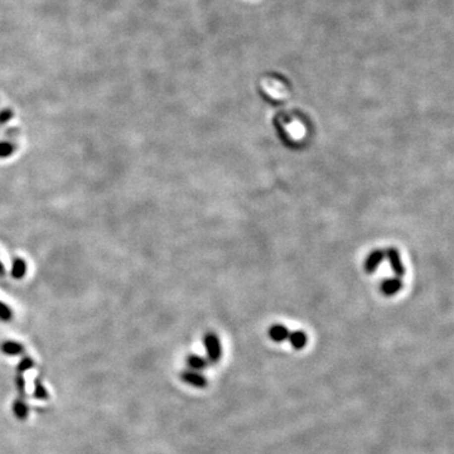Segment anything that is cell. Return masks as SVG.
Instances as JSON below:
<instances>
[{"instance_id":"obj_14","label":"cell","mask_w":454,"mask_h":454,"mask_svg":"<svg viewBox=\"0 0 454 454\" xmlns=\"http://www.w3.org/2000/svg\"><path fill=\"white\" fill-rule=\"evenodd\" d=\"M13 117H14L13 109H9V108L1 109V110H0V126L5 125L6 122L10 121Z\"/></svg>"},{"instance_id":"obj_15","label":"cell","mask_w":454,"mask_h":454,"mask_svg":"<svg viewBox=\"0 0 454 454\" xmlns=\"http://www.w3.org/2000/svg\"><path fill=\"white\" fill-rule=\"evenodd\" d=\"M34 397H37V399H42V400H45V399H47V397H48L47 390H46V389L43 388V385H42V384L38 381V380L36 381V390H34Z\"/></svg>"},{"instance_id":"obj_7","label":"cell","mask_w":454,"mask_h":454,"mask_svg":"<svg viewBox=\"0 0 454 454\" xmlns=\"http://www.w3.org/2000/svg\"><path fill=\"white\" fill-rule=\"evenodd\" d=\"M24 346L17 340H4L0 344V351L3 352L6 356H18V354L24 353Z\"/></svg>"},{"instance_id":"obj_9","label":"cell","mask_w":454,"mask_h":454,"mask_svg":"<svg viewBox=\"0 0 454 454\" xmlns=\"http://www.w3.org/2000/svg\"><path fill=\"white\" fill-rule=\"evenodd\" d=\"M289 342H290L291 347L295 349H302L307 346L308 337L305 335V332L303 331H294V332L289 333L288 337Z\"/></svg>"},{"instance_id":"obj_10","label":"cell","mask_w":454,"mask_h":454,"mask_svg":"<svg viewBox=\"0 0 454 454\" xmlns=\"http://www.w3.org/2000/svg\"><path fill=\"white\" fill-rule=\"evenodd\" d=\"M187 365L193 371L200 372L207 367L208 361L206 358L201 357V356H197V354H189L188 357H187Z\"/></svg>"},{"instance_id":"obj_4","label":"cell","mask_w":454,"mask_h":454,"mask_svg":"<svg viewBox=\"0 0 454 454\" xmlns=\"http://www.w3.org/2000/svg\"><path fill=\"white\" fill-rule=\"evenodd\" d=\"M384 258H385V251H384V250H374L371 254L368 255L367 260H366L365 263L366 272H367L368 274H372V273L377 269V266L382 263Z\"/></svg>"},{"instance_id":"obj_16","label":"cell","mask_w":454,"mask_h":454,"mask_svg":"<svg viewBox=\"0 0 454 454\" xmlns=\"http://www.w3.org/2000/svg\"><path fill=\"white\" fill-rule=\"evenodd\" d=\"M33 360H32L31 357H24L20 361L19 365H18V372L23 374V372L27 371V370H31V368L33 367Z\"/></svg>"},{"instance_id":"obj_11","label":"cell","mask_w":454,"mask_h":454,"mask_svg":"<svg viewBox=\"0 0 454 454\" xmlns=\"http://www.w3.org/2000/svg\"><path fill=\"white\" fill-rule=\"evenodd\" d=\"M17 150V144L10 140L0 141V158H8Z\"/></svg>"},{"instance_id":"obj_17","label":"cell","mask_w":454,"mask_h":454,"mask_svg":"<svg viewBox=\"0 0 454 454\" xmlns=\"http://www.w3.org/2000/svg\"><path fill=\"white\" fill-rule=\"evenodd\" d=\"M15 382H17V389L20 393V395H22V399H23V397L25 396V385H24V379H23L22 374L18 375Z\"/></svg>"},{"instance_id":"obj_3","label":"cell","mask_w":454,"mask_h":454,"mask_svg":"<svg viewBox=\"0 0 454 454\" xmlns=\"http://www.w3.org/2000/svg\"><path fill=\"white\" fill-rule=\"evenodd\" d=\"M386 254L389 258V261H390L391 269L394 270L397 277H402L405 274V268L401 263V259H400L399 251L395 249V247H390V249L386 250Z\"/></svg>"},{"instance_id":"obj_6","label":"cell","mask_w":454,"mask_h":454,"mask_svg":"<svg viewBox=\"0 0 454 454\" xmlns=\"http://www.w3.org/2000/svg\"><path fill=\"white\" fill-rule=\"evenodd\" d=\"M401 286L402 283L399 278H391V279L384 280V282L381 283L380 289H381V293H384L388 296H391L394 295V294L397 293V291L401 289Z\"/></svg>"},{"instance_id":"obj_13","label":"cell","mask_w":454,"mask_h":454,"mask_svg":"<svg viewBox=\"0 0 454 454\" xmlns=\"http://www.w3.org/2000/svg\"><path fill=\"white\" fill-rule=\"evenodd\" d=\"M13 319V310L9 308L5 303L0 300V321L9 322Z\"/></svg>"},{"instance_id":"obj_2","label":"cell","mask_w":454,"mask_h":454,"mask_svg":"<svg viewBox=\"0 0 454 454\" xmlns=\"http://www.w3.org/2000/svg\"><path fill=\"white\" fill-rule=\"evenodd\" d=\"M180 379L183 381L188 384V385L193 386V388H198V389H203L207 386V379L203 376L201 372L198 371H193V370H187V371H183L180 374Z\"/></svg>"},{"instance_id":"obj_19","label":"cell","mask_w":454,"mask_h":454,"mask_svg":"<svg viewBox=\"0 0 454 454\" xmlns=\"http://www.w3.org/2000/svg\"><path fill=\"white\" fill-rule=\"evenodd\" d=\"M5 275V266L3 265L1 260H0V277H4Z\"/></svg>"},{"instance_id":"obj_1","label":"cell","mask_w":454,"mask_h":454,"mask_svg":"<svg viewBox=\"0 0 454 454\" xmlns=\"http://www.w3.org/2000/svg\"><path fill=\"white\" fill-rule=\"evenodd\" d=\"M203 343H205L206 352H207V358L210 363H217L222 356V347L220 338L215 333L208 332L203 337Z\"/></svg>"},{"instance_id":"obj_5","label":"cell","mask_w":454,"mask_h":454,"mask_svg":"<svg viewBox=\"0 0 454 454\" xmlns=\"http://www.w3.org/2000/svg\"><path fill=\"white\" fill-rule=\"evenodd\" d=\"M269 338L277 343H280L283 340H288L289 337V330L285 327V326H283V324H274L272 327L269 328Z\"/></svg>"},{"instance_id":"obj_12","label":"cell","mask_w":454,"mask_h":454,"mask_svg":"<svg viewBox=\"0 0 454 454\" xmlns=\"http://www.w3.org/2000/svg\"><path fill=\"white\" fill-rule=\"evenodd\" d=\"M13 411H14V414H15V416H17L18 419L23 420V419H25L28 416V413H29V409H28V406H27V404L24 402V400L19 399V400H17V401L14 402Z\"/></svg>"},{"instance_id":"obj_8","label":"cell","mask_w":454,"mask_h":454,"mask_svg":"<svg viewBox=\"0 0 454 454\" xmlns=\"http://www.w3.org/2000/svg\"><path fill=\"white\" fill-rule=\"evenodd\" d=\"M27 274V263L22 258H14L11 263V272L10 275L13 279L19 280L23 279Z\"/></svg>"},{"instance_id":"obj_18","label":"cell","mask_w":454,"mask_h":454,"mask_svg":"<svg viewBox=\"0 0 454 454\" xmlns=\"http://www.w3.org/2000/svg\"><path fill=\"white\" fill-rule=\"evenodd\" d=\"M18 134H19V131H18L17 127H11V129H8V130L5 131L6 136H17Z\"/></svg>"}]
</instances>
